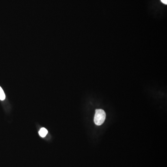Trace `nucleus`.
I'll return each mask as SVG.
<instances>
[{"label": "nucleus", "instance_id": "obj_2", "mask_svg": "<svg viewBox=\"0 0 167 167\" xmlns=\"http://www.w3.org/2000/svg\"><path fill=\"white\" fill-rule=\"evenodd\" d=\"M47 133H48V131L45 128H42L40 129L39 132V135L42 137H45L47 135Z\"/></svg>", "mask_w": 167, "mask_h": 167}, {"label": "nucleus", "instance_id": "obj_4", "mask_svg": "<svg viewBox=\"0 0 167 167\" xmlns=\"http://www.w3.org/2000/svg\"><path fill=\"white\" fill-rule=\"evenodd\" d=\"M161 1L164 4H166V5L167 4V0H161Z\"/></svg>", "mask_w": 167, "mask_h": 167}, {"label": "nucleus", "instance_id": "obj_1", "mask_svg": "<svg viewBox=\"0 0 167 167\" xmlns=\"http://www.w3.org/2000/svg\"><path fill=\"white\" fill-rule=\"evenodd\" d=\"M106 118V113L102 109H97L95 111L94 122L96 125L100 126L104 123Z\"/></svg>", "mask_w": 167, "mask_h": 167}, {"label": "nucleus", "instance_id": "obj_3", "mask_svg": "<svg viewBox=\"0 0 167 167\" xmlns=\"http://www.w3.org/2000/svg\"><path fill=\"white\" fill-rule=\"evenodd\" d=\"M5 99V94L1 87L0 86V100H4Z\"/></svg>", "mask_w": 167, "mask_h": 167}]
</instances>
